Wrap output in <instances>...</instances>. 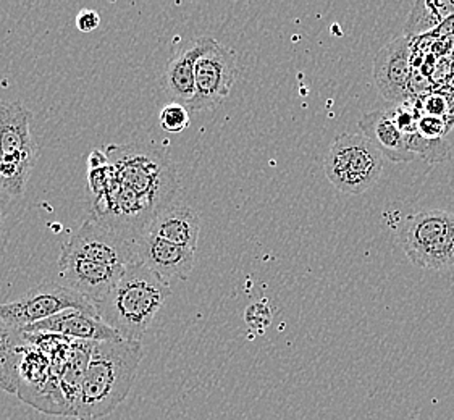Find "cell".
Returning a JSON list of instances; mask_svg holds the SVG:
<instances>
[{"mask_svg": "<svg viewBox=\"0 0 454 420\" xmlns=\"http://www.w3.org/2000/svg\"><path fill=\"white\" fill-rule=\"evenodd\" d=\"M328 182L345 194H363L379 182L383 156L363 135L336 137L324 162Z\"/></svg>", "mask_w": 454, "mask_h": 420, "instance_id": "5b68a950", "label": "cell"}, {"mask_svg": "<svg viewBox=\"0 0 454 420\" xmlns=\"http://www.w3.org/2000/svg\"><path fill=\"white\" fill-rule=\"evenodd\" d=\"M196 251L186 249L165 241L162 237L145 233L137 243V259L147 265L155 274L160 275L164 280L178 278L188 280L194 267Z\"/></svg>", "mask_w": 454, "mask_h": 420, "instance_id": "8fae6325", "label": "cell"}, {"mask_svg": "<svg viewBox=\"0 0 454 420\" xmlns=\"http://www.w3.org/2000/svg\"><path fill=\"white\" fill-rule=\"evenodd\" d=\"M137 243L139 239L129 237L125 231L90 217L64 243L60 254L82 257L98 264L125 268L139 261Z\"/></svg>", "mask_w": 454, "mask_h": 420, "instance_id": "8992f818", "label": "cell"}, {"mask_svg": "<svg viewBox=\"0 0 454 420\" xmlns=\"http://www.w3.org/2000/svg\"><path fill=\"white\" fill-rule=\"evenodd\" d=\"M170 296L168 282L137 261L128 265L119 282L94 307L99 319L117 331L120 338L141 343Z\"/></svg>", "mask_w": 454, "mask_h": 420, "instance_id": "7a4b0ae2", "label": "cell"}, {"mask_svg": "<svg viewBox=\"0 0 454 420\" xmlns=\"http://www.w3.org/2000/svg\"><path fill=\"white\" fill-rule=\"evenodd\" d=\"M25 333H44V335H57L74 341H110V339H121L117 331L106 325L99 315L90 312L68 309L52 315L49 319L37 322L23 330Z\"/></svg>", "mask_w": 454, "mask_h": 420, "instance_id": "7c38bea8", "label": "cell"}, {"mask_svg": "<svg viewBox=\"0 0 454 420\" xmlns=\"http://www.w3.org/2000/svg\"><path fill=\"white\" fill-rule=\"evenodd\" d=\"M409 151L416 156L427 160V162H443L445 159H448L450 154V146L446 143L445 139H426V137L420 136L419 133H414L409 136Z\"/></svg>", "mask_w": 454, "mask_h": 420, "instance_id": "ffe728a7", "label": "cell"}, {"mask_svg": "<svg viewBox=\"0 0 454 420\" xmlns=\"http://www.w3.org/2000/svg\"><path fill=\"white\" fill-rule=\"evenodd\" d=\"M0 223H2V212H0Z\"/></svg>", "mask_w": 454, "mask_h": 420, "instance_id": "4316f807", "label": "cell"}, {"mask_svg": "<svg viewBox=\"0 0 454 420\" xmlns=\"http://www.w3.org/2000/svg\"><path fill=\"white\" fill-rule=\"evenodd\" d=\"M200 231V220L196 210L183 204H170L155 215L145 233L196 251Z\"/></svg>", "mask_w": 454, "mask_h": 420, "instance_id": "2e32d148", "label": "cell"}, {"mask_svg": "<svg viewBox=\"0 0 454 420\" xmlns=\"http://www.w3.org/2000/svg\"><path fill=\"white\" fill-rule=\"evenodd\" d=\"M454 225V214L434 209L418 212L403 220L398 229V243L411 262L430 246L436 237Z\"/></svg>", "mask_w": 454, "mask_h": 420, "instance_id": "9a60e30c", "label": "cell"}, {"mask_svg": "<svg viewBox=\"0 0 454 420\" xmlns=\"http://www.w3.org/2000/svg\"><path fill=\"white\" fill-rule=\"evenodd\" d=\"M359 129L365 139L391 162H411L416 156L409 151V136L404 135L393 117V110H373L359 120Z\"/></svg>", "mask_w": 454, "mask_h": 420, "instance_id": "5bb4252c", "label": "cell"}, {"mask_svg": "<svg viewBox=\"0 0 454 420\" xmlns=\"http://www.w3.org/2000/svg\"><path fill=\"white\" fill-rule=\"evenodd\" d=\"M237 76V54L217 43L196 64V91L186 107L192 112L217 107L227 99Z\"/></svg>", "mask_w": 454, "mask_h": 420, "instance_id": "ba28073f", "label": "cell"}, {"mask_svg": "<svg viewBox=\"0 0 454 420\" xmlns=\"http://www.w3.org/2000/svg\"><path fill=\"white\" fill-rule=\"evenodd\" d=\"M217 44L212 37H196L178 51L167 64L164 74L165 92L173 102L183 104L184 107L192 102L196 91V64L202 55L209 52Z\"/></svg>", "mask_w": 454, "mask_h": 420, "instance_id": "4fadbf2b", "label": "cell"}, {"mask_svg": "<svg viewBox=\"0 0 454 420\" xmlns=\"http://www.w3.org/2000/svg\"><path fill=\"white\" fill-rule=\"evenodd\" d=\"M273 312L270 306L265 301H257L251 304L245 312V320L249 329L255 331H263L272 323Z\"/></svg>", "mask_w": 454, "mask_h": 420, "instance_id": "7402d4cb", "label": "cell"}, {"mask_svg": "<svg viewBox=\"0 0 454 420\" xmlns=\"http://www.w3.org/2000/svg\"><path fill=\"white\" fill-rule=\"evenodd\" d=\"M106 156L115 168L117 183L145 201L155 214L172 204L180 190L176 167L153 147L110 144Z\"/></svg>", "mask_w": 454, "mask_h": 420, "instance_id": "3957f363", "label": "cell"}, {"mask_svg": "<svg viewBox=\"0 0 454 420\" xmlns=\"http://www.w3.org/2000/svg\"><path fill=\"white\" fill-rule=\"evenodd\" d=\"M422 113L420 115H428V117H438V119H443L446 112V101L443 96L440 94H430L427 96L422 104Z\"/></svg>", "mask_w": 454, "mask_h": 420, "instance_id": "cb8c5ba5", "label": "cell"}, {"mask_svg": "<svg viewBox=\"0 0 454 420\" xmlns=\"http://www.w3.org/2000/svg\"><path fill=\"white\" fill-rule=\"evenodd\" d=\"M428 7L435 13L436 19L440 21V25L448 19L454 17V2L450 0H442V2H430L427 0Z\"/></svg>", "mask_w": 454, "mask_h": 420, "instance_id": "484cf974", "label": "cell"}, {"mask_svg": "<svg viewBox=\"0 0 454 420\" xmlns=\"http://www.w3.org/2000/svg\"><path fill=\"white\" fill-rule=\"evenodd\" d=\"M141 359V343L125 339L96 341L72 416L80 420H96L115 411L135 385Z\"/></svg>", "mask_w": 454, "mask_h": 420, "instance_id": "6da1fadb", "label": "cell"}, {"mask_svg": "<svg viewBox=\"0 0 454 420\" xmlns=\"http://www.w3.org/2000/svg\"><path fill=\"white\" fill-rule=\"evenodd\" d=\"M31 119L23 104L0 99V212L25 194L36 165L39 151Z\"/></svg>", "mask_w": 454, "mask_h": 420, "instance_id": "277c9868", "label": "cell"}, {"mask_svg": "<svg viewBox=\"0 0 454 420\" xmlns=\"http://www.w3.org/2000/svg\"><path fill=\"white\" fill-rule=\"evenodd\" d=\"M440 27V21L435 17V13L428 7L427 0H419L409 13L408 21L404 25V35L409 41L414 37L422 36L432 33L434 29Z\"/></svg>", "mask_w": 454, "mask_h": 420, "instance_id": "d6986e66", "label": "cell"}, {"mask_svg": "<svg viewBox=\"0 0 454 420\" xmlns=\"http://www.w3.org/2000/svg\"><path fill=\"white\" fill-rule=\"evenodd\" d=\"M59 267L60 276L64 278L67 286L80 292L92 306H96L110 292V288L119 282L127 270V267H109L65 254H60Z\"/></svg>", "mask_w": 454, "mask_h": 420, "instance_id": "30bf717a", "label": "cell"}, {"mask_svg": "<svg viewBox=\"0 0 454 420\" xmlns=\"http://www.w3.org/2000/svg\"><path fill=\"white\" fill-rule=\"evenodd\" d=\"M411 43L408 37L400 36L383 46L373 60V80L383 99L401 105L411 99L412 62Z\"/></svg>", "mask_w": 454, "mask_h": 420, "instance_id": "9c48e42d", "label": "cell"}, {"mask_svg": "<svg viewBox=\"0 0 454 420\" xmlns=\"http://www.w3.org/2000/svg\"><path fill=\"white\" fill-rule=\"evenodd\" d=\"M29 345L23 330L0 319V390L5 393H19L20 364Z\"/></svg>", "mask_w": 454, "mask_h": 420, "instance_id": "e0dca14e", "label": "cell"}, {"mask_svg": "<svg viewBox=\"0 0 454 420\" xmlns=\"http://www.w3.org/2000/svg\"><path fill=\"white\" fill-rule=\"evenodd\" d=\"M159 121H160L162 129L167 133H182L190 127L192 117H190L188 107H184L183 104L172 102V104H167L164 109L160 110Z\"/></svg>", "mask_w": 454, "mask_h": 420, "instance_id": "44dd1931", "label": "cell"}, {"mask_svg": "<svg viewBox=\"0 0 454 420\" xmlns=\"http://www.w3.org/2000/svg\"><path fill=\"white\" fill-rule=\"evenodd\" d=\"M414 265L428 270H446L454 265V225L446 229L442 237L426 247L416 259Z\"/></svg>", "mask_w": 454, "mask_h": 420, "instance_id": "ac0fdd59", "label": "cell"}, {"mask_svg": "<svg viewBox=\"0 0 454 420\" xmlns=\"http://www.w3.org/2000/svg\"><path fill=\"white\" fill-rule=\"evenodd\" d=\"M74 23H76L78 31H82V33H92V31H96V29L100 27L99 12L88 9L82 10V12L76 15Z\"/></svg>", "mask_w": 454, "mask_h": 420, "instance_id": "d4e9b609", "label": "cell"}, {"mask_svg": "<svg viewBox=\"0 0 454 420\" xmlns=\"http://www.w3.org/2000/svg\"><path fill=\"white\" fill-rule=\"evenodd\" d=\"M68 309H78L98 315L91 302L84 299L80 292H74L70 286L43 282L17 301L0 304V319L5 320L12 327L25 330L29 325H35L37 322Z\"/></svg>", "mask_w": 454, "mask_h": 420, "instance_id": "52a82bcc", "label": "cell"}, {"mask_svg": "<svg viewBox=\"0 0 454 420\" xmlns=\"http://www.w3.org/2000/svg\"><path fill=\"white\" fill-rule=\"evenodd\" d=\"M448 125L445 119H438V117H428V115H420L419 117L418 133L426 139H445L448 133Z\"/></svg>", "mask_w": 454, "mask_h": 420, "instance_id": "603a6c76", "label": "cell"}]
</instances>
